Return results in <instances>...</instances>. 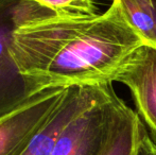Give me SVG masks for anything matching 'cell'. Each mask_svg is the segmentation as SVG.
<instances>
[{
  "label": "cell",
  "mask_w": 156,
  "mask_h": 155,
  "mask_svg": "<svg viewBox=\"0 0 156 155\" xmlns=\"http://www.w3.org/2000/svg\"><path fill=\"white\" fill-rule=\"evenodd\" d=\"M10 52L30 97L51 89L112 84L144 41L125 19L119 0L102 14L71 16L15 0Z\"/></svg>",
  "instance_id": "1"
},
{
  "label": "cell",
  "mask_w": 156,
  "mask_h": 155,
  "mask_svg": "<svg viewBox=\"0 0 156 155\" xmlns=\"http://www.w3.org/2000/svg\"><path fill=\"white\" fill-rule=\"evenodd\" d=\"M67 88L29 98L0 116V155H23L62 100Z\"/></svg>",
  "instance_id": "2"
},
{
  "label": "cell",
  "mask_w": 156,
  "mask_h": 155,
  "mask_svg": "<svg viewBox=\"0 0 156 155\" xmlns=\"http://www.w3.org/2000/svg\"><path fill=\"white\" fill-rule=\"evenodd\" d=\"M119 99L112 88L104 97L72 120L58 138L50 155L100 154Z\"/></svg>",
  "instance_id": "3"
},
{
  "label": "cell",
  "mask_w": 156,
  "mask_h": 155,
  "mask_svg": "<svg viewBox=\"0 0 156 155\" xmlns=\"http://www.w3.org/2000/svg\"><path fill=\"white\" fill-rule=\"evenodd\" d=\"M115 81L129 87L137 114L156 143V46L144 44L124 62Z\"/></svg>",
  "instance_id": "4"
},
{
  "label": "cell",
  "mask_w": 156,
  "mask_h": 155,
  "mask_svg": "<svg viewBox=\"0 0 156 155\" xmlns=\"http://www.w3.org/2000/svg\"><path fill=\"white\" fill-rule=\"evenodd\" d=\"M112 88V84L68 87L54 112L23 155H50L66 126Z\"/></svg>",
  "instance_id": "5"
},
{
  "label": "cell",
  "mask_w": 156,
  "mask_h": 155,
  "mask_svg": "<svg viewBox=\"0 0 156 155\" xmlns=\"http://www.w3.org/2000/svg\"><path fill=\"white\" fill-rule=\"evenodd\" d=\"M14 1L10 0L0 10V116L31 98L10 52L13 30L16 26Z\"/></svg>",
  "instance_id": "6"
},
{
  "label": "cell",
  "mask_w": 156,
  "mask_h": 155,
  "mask_svg": "<svg viewBox=\"0 0 156 155\" xmlns=\"http://www.w3.org/2000/svg\"><path fill=\"white\" fill-rule=\"evenodd\" d=\"M144 129L146 126L137 113L119 99L99 155H137Z\"/></svg>",
  "instance_id": "7"
},
{
  "label": "cell",
  "mask_w": 156,
  "mask_h": 155,
  "mask_svg": "<svg viewBox=\"0 0 156 155\" xmlns=\"http://www.w3.org/2000/svg\"><path fill=\"white\" fill-rule=\"evenodd\" d=\"M123 15L146 44H156V10L152 0H119Z\"/></svg>",
  "instance_id": "8"
},
{
  "label": "cell",
  "mask_w": 156,
  "mask_h": 155,
  "mask_svg": "<svg viewBox=\"0 0 156 155\" xmlns=\"http://www.w3.org/2000/svg\"><path fill=\"white\" fill-rule=\"evenodd\" d=\"M44 9L48 12L71 16L97 15V0H23Z\"/></svg>",
  "instance_id": "9"
},
{
  "label": "cell",
  "mask_w": 156,
  "mask_h": 155,
  "mask_svg": "<svg viewBox=\"0 0 156 155\" xmlns=\"http://www.w3.org/2000/svg\"><path fill=\"white\" fill-rule=\"evenodd\" d=\"M137 155H156V143L144 129L140 139Z\"/></svg>",
  "instance_id": "10"
},
{
  "label": "cell",
  "mask_w": 156,
  "mask_h": 155,
  "mask_svg": "<svg viewBox=\"0 0 156 155\" xmlns=\"http://www.w3.org/2000/svg\"><path fill=\"white\" fill-rule=\"evenodd\" d=\"M9 2H10V0H0V10L3 9V6L5 5V4H8Z\"/></svg>",
  "instance_id": "11"
},
{
  "label": "cell",
  "mask_w": 156,
  "mask_h": 155,
  "mask_svg": "<svg viewBox=\"0 0 156 155\" xmlns=\"http://www.w3.org/2000/svg\"><path fill=\"white\" fill-rule=\"evenodd\" d=\"M153 3H154V6H155V10H156V0H152Z\"/></svg>",
  "instance_id": "12"
},
{
  "label": "cell",
  "mask_w": 156,
  "mask_h": 155,
  "mask_svg": "<svg viewBox=\"0 0 156 155\" xmlns=\"http://www.w3.org/2000/svg\"><path fill=\"white\" fill-rule=\"evenodd\" d=\"M154 46H156V44H155V45H154Z\"/></svg>",
  "instance_id": "13"
}]
</instances>
